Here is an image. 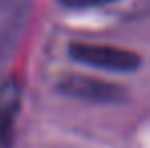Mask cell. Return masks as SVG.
Instances as JSON below:
<instances>
[{
	"instance_id": "obj_1",
	"label": "cell",
	"mask_w": 150,
	"mask_h": 148,
	"mask_svg": "<svg viewBox=\"0 0 150 148\" xmlns=\"http://www.w3.org/2000/svg\"><path fill=\"white\" fill-rule=\"evenodd\" d=\"M71 57L101 69L110 71H132L140 65V57L132 51L110 47V45H71Z\"/></svg>"
},
{
	"instance_id": "obj_2",
	"label": "cell",
	"mask_w": 150,
	"mask_h": 148,
	"mask_svg": "<svg viewBox=\"0 0 150 148\" xmlns=\"http://www.w3.org/2000/svg\"><path fill=\"white\" fill-rule=\"evenodd\" d=\"M65 89L79 98H96V99H114L118 93V87L91 81L89 77H73L65 81Z\"/></svg>"
},
{
	"instance_id": "obj_3",
	"label": "cell",
	"mask_w": 150,
	"mask_h": 148,
	"mask_svg": "<svg viewBox=\"0 0 150 148\" xmlns=\"http://www.w3.org/2000/svg\"><path fill=\"white\" fill-rule=\"evenodd\" d=\"M18 103H21V87L14 81L4 83L0 87V116L14 122Z\"/></svg>"
},
{
	"instance_id": "obj_4",
	"label": "cell",
	"mask_w": 150,
	"mask_h": 148,
	"mask_svg": "<svg viewBox=\"0 0 150 148\" xmlns=\"http://www.w3.org/2000/svg\"><path fill=\"white\" fill-rule=\"evenodd\" d=\"M12 120H6L0 116V148H10L12 146V138H14V130H12Z\"/></svg>"
},
{
	"instance_id": "obj_5",
	"label": "cell",
	"mask_w": 150,
	"mask_h": 148,
	"mask_svg": "<svg viewBox=\"0 0 150 148\" xmlns=\"http://www.w3.org/2000/svg\"><path fill=\"white\" fill-rule=\"evenodd\" d=\"M61 4L69 6V8H91V6H103L116 0H59Z\"/></svg>"
}]
</instances>
